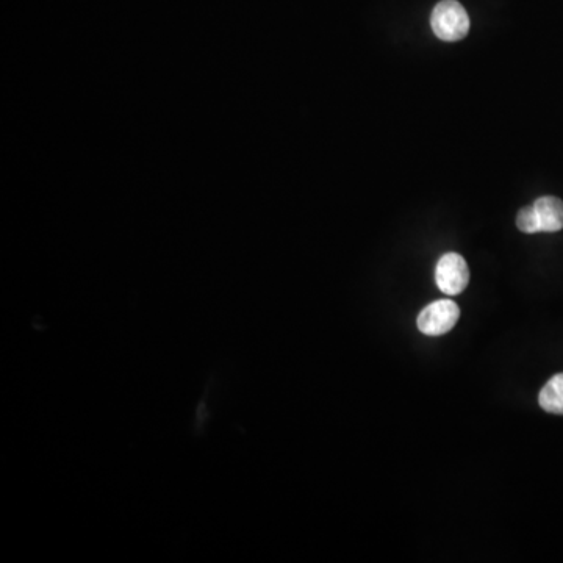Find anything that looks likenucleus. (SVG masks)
<instances>
[{
    "mask_svg": "<svg viewBox=\"0 0 563 563\" xmlns=\"http://www.w3.org/2000/svg\"><path fill=\"white\" fill-rule=\"evenodd\" d=\"M431 26L440 40L459 41L470 30V18L457 0H442L432 11Z\"/></svg>",
    "mask_w": 563,
    "mask_h": 563,
    "instance_id": "nucleus-1",
    "label": "nucleus"
},
{
    "mask_svg": "<svg viewBox=\"0 0 563 563\" xmlns=\"http://www.w3.org/2000/svg\"><path fill=\"white\" fill-rule=\"evenodd\" d=\"M435 280L445 295H460L470 282V269L462 255L454 252L443 255L435 269Z\"/></svg>",
    "mask_w": 563,
    "mask_h": 563,
    "instance_id": "nucleus-3",
    "label": "nucleus"
},
{
    "mask_svg": "<svg viewBox=\"0 0 563 563\" xmlns=\"http://www.w3.org/2000/svg\"><path fill=\"white\" fill-rule=\"evenodd\" d=\"M537 232H559L563 229V202L554 196H545L532 204Z\"/></svg>",
    "mask_w": 563,
    "mask_h": 563,
    "instance_id": "nucleus-4",
    "label": "nucleus"
},
{
    "mask_svg": "<svg viewBox=\"0 0 563 563\" xmlns=\"http://www.w3.org/2000/svg\"><path fill=\"white\" fill-rule=\"evenodd\" d=\"M460 318L459 305L449 299H440L427 305L418 315V329L429 337L448 334Z\"/></svg>",
    "mask_w": 563,
    "mask_h": 563,
    "instance_id": "nucleus-2",
    "label": "nucleus"
},
{
    "mask_svg": "<svg viewBox=\"0 0 563 563\" xmlns=\"http://www.w3.org/2000/svg\"><path fill=\"white\" fill-rule=\"evenodd\" d=\"M538 404L545 412L563 415V373L546 382L538 395Z\"/></svg>",
    "mask_w": 563,
    "mask_h": 563,
    "instance_id": "nucleus-5",
    "label": "nucleus"
}]
</instances>
